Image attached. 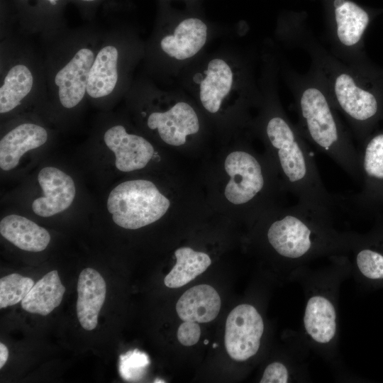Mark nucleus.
I'll use <instances>...</instances> for the list:
<instances>
[{
	"mask_svg": "<svg viewBox=\"0 0 383 383\" xmlns=\"http://www.w3.org/2000/svg\"><path fill=\"white\" fill-rule=\"evenodd\" d=\"M277 31L284 43L308 54L309 70L345 120L353 138L361 143L383 116V91L378 89L377 76L368 65H352L335 56L304 24L293 23Z\"/></svg>",
	"mask_w": 383,
	"mask_h": 383,
	"instance_id": "nucleus-1",
	"label": "nucleus"
},
{
	"mask_svg": "<svg viewBox=\"0 0 383 383\" xmlns=\"http://www.w3.org/2000/svg\"><path fill=\"white\" fill-rule=\"evenodd\" d=\"M274 61L263 63L260 82L264 101L262 131L272 150L286 188L300 203L331 217L333 197L324 187L307 141L285 114L277 97Z\"/></svg>",
	"mask_w": 383,
	"mask_h": 383,
	"instance_id": "nucleus-2",
	"label": "nucleus"
},
{
	"mask_svg": "<svg viewBox=\"0 0 383 383\" xmlns=\"http://www.w3.org/2000/svg\"><path fill=\"white\" fill-rule=\"evenodd\" d=\"M281 66L293 96L298 119L296 125L303 137L351 178L361 182L354 138L319 79L311 70L299 73L286 63L282 62Z\"/></svg>",
	"mask_w": 383,
	"mask_h": 383,
	"instance_id": "nucleus-3",
	"label": "nucleus"
},
{
	"mask_svg": "<svg viewBox=\"0 0 383 383\" xmlns=\"http://www.w3.org/2000/svg\"><path fill=\"white\" fill-rule=\"evenodd\" d=\"M104 30L92 26L67 30L45 42L47 93L71 110L87 97V81Z\"/></svg>",
	"mask_w": 383,
	"mask_h": 383,
	"instance_id": "nucleus-4",
	"label": "nucleus"
},
{
	"mask_svg": "<svg viewBox=\"0 0 383 383\" xmlns=\"http://www.w3.org/2000/svg\"><path fill=\"white\" fill-rule=\"evenodd\" d=\"M354 237L335 231L331 217L300 203L282 211L267 230V240L274 251L293 262L351 248Z\"/></svg>",
	"mask_w": 383,
	"mask_h": 383,
	"instance_id": "nucleus-5",
	"label": "nucleus"
},
{
	"mask_svg": "<svg viewBox=\"0 0 383 383\" xmlns=\"http://www.w3.org/2000/svg\"><path fill=\"white\" fill-rule=\"evenodd\" d=\"M3 33L1 41L0 113H9L39 93L47 94L43 55L26 35Z\"/></svg>",
	"mask_w": 383,
	"mask_h": 383,
	"instance_id": "nucleus-6",
	"label": "nucleus"
},
{
	"mask_svg": "<svg viewBox=\"0 0 383 383\" xmlns=\"http://www.w3.org/2000/svg\"><path fill=\"white\" fill-rule=\"evenodd\" d=\"M143 54L145 48L131 30H104L88 77L87 98L104 101L129 89L131 73Z\"/></svg>",
	"mask_w": 383,
	"mask_h": 383,
	"instance_id": "nucleus-7",
	"label": "nucleus"
},
{
	"mask_svg": "<svg viewBox=\"0 0 383 383\" xmlns=\"http://www.w3.org/2000/svg\"><path fill=\"white\" fill-rule=\"evenodd\" d=\"M106 206L116 225L135 230L159 220L168 210L170 202L152 182L134 179L114 187Z\"/></svg>",
	"mask_w": 383,
	"mask_h": 383,
	"instance_id": "nucleus-8",
	"label": "nucleus"
},
{
	"mask_svg": "<svg viewBox=\"0 0 383 383\" xmlns=\"http://www.w3.org/2000/svg\"><path fill=\"white\" fill-rule=\"evenodd\" d=\"M192 82L203 107L211 113L218 112L226 99L234 93L260 94V87H257L247 65L231 62L222 57L206 62L194 74Z\"/></svg>",
	"mask_w": 383,
	"mask_h": 383,
	"instance_id": "nucleus-9",
	"label": "nucleus"
},
{
	"mask_svg": "<svg viewBox=\"0 0 383 383\" xmlns=\"http://www.w3.org/2000/svg\"><path fill=\"white\" fill-rule=\"evenodd\" d=\"M333 18L325 30L329 51L347 63L367 66L362 52L368 13L349 0L333 1Z\"/></svg>",
	"mask_w": 383,
	"mask_h": 383,
	"instance_id": "nucleus-10",
	"label": "nucleus"
},
{
	"mask_svg": "<svg viewBox=\"0 0 383 383\" xmlns=\"http://www.w3.org/2000/svg\"><path fill=\"white\" fill-rule=\"evenodd\" d=\"M265 329L263 319L250 304L235 306L228 314L224 344L229 356L236 361H245L258 352Z\"/></svg>",
	"mask_w": 383,
	"mask_h": 383,
	"instance_id": "nucleus-11",
	"label": "nucleus"
},
{
	"mask_svg": "<svg viewBox=\"0 0 383 383\" xmlns=\"http://www.w3.org/2000/svg\"><path fill=\"white\" fill-rule=\"evenodd\" d=\"M362 190L355 197L361 209L383 206V129L373 131L357 148Z\"/></svg>",
	"mask_w": 383,
	"mask_h": 383,
	"instance_id": "nucleus-12",
	"label": "nucleus"
},
{
	"mask_svg": "<svg viewBox=\"0 0 383 383\" xmlns=\"http://www.w3.org/2000/svg\"><path fill=\"white\" fill-rule=\"evenodd\" d=\"M224 167L231 177L224 194L231 203H250L265 190V169L252 154L243 150L232 152L226 158Z\"/></svg>",
	"mask_w": 383,
	"mask_h": 383,
	"instance_id": "nucleus-13",
	"label": "nucleus"
},
{
	"mask_svg": "<svg viewBox=\"0 0 383 383\" xmlns=\"http://www.w3.org/2000/svg\"><path fill=\"white\" fill-rule=\"evenodd\" d=\"M209 35L207 25L200 18H187L169 30L160 32L150 49L162 58L176 62L194 58L204 48Z\"/></svg>",
	"mask_w": 383,
	"mask_h": 383,
	"instance_id": "nucleus-14",
	"label": "nucleus"
},
{
	"mask_svg": "<svg viewBox=\"0 0 383 383\" xmlns=\"http://www.w3.org/2000/svg\"><path fill=\"white\" fill-rule=\"evenodd\" d=\"M65 0H15L19 33L40 35L44 42L52 40L66 28L60 11Z\"/></svg>",
	"mask_w": 383,
	"mask_h": 383,
	"instance_id": "nucleus-15",
	"label": "nucleus"
},
{
	"mask_svg": "<svg viewBox=\"0 0 383 383\" xmlns=\"http://www.w3.org/2000/svg\"><path fill=\"white\" fill-rule=\"evenodd\" d=\"M146 124L157 131L163 142L173 146L184 144L187 136L197 133L200 126L195 110L183 101H176L166 110L151 111Z\"/></svg>",
	"mask_w": 383,
	"mask_h": 383,
	"instance_id": "nucleus-16",
	"label": "nucleus"
},
{
	"mask_svg": "<svg viewBox=\"0 0 383 383\" xmlns=\"http://www.w3.org/2000/svg\"><path fill=\"white\" fill-rule=\"evenodd\" d=\"M43 196L32 204L33 212L41 217H50L61 213L72 204L75 194V184L72 178L54 167H45L38 175Z\"/></svg>",
	"mask_w": 383,
	"mask_h": 383,
	"instance_id": "nucleus-17",
	"label": "nucleus"
},
{
	"mask_svg": "<svg viewBox=\"0 0 383 383\" xmlns=\"http://www.w3.org/2000/svg\"><path fill=\"white\" fill-rule=\"evenodd\" d=\"M104 141L114 153L116 167L121 172L143 169L154 155V148L148 140L140 135L128 133L121 124L106 129Z\"/></svg>",
	"mask_w": 383,
	"mask_h": 383,
	"instance_id": "nucleus-18",
	"label": "nucleus"
},
{
	"mask_svg": "<svg viewBox=\"0 0 383 383\" xmlns=\"http://www.w3.org/2000/svg\"><path fill=\"white\" fill-rule=\"evenodd\" d=\"M48 139V131L39 124L24 122L13 127L0 140L1 169H14L26 152L40 148Z\"/></svg>",
	"mask_w": 383,
	"mask_h": 383,
	"instance_id": "nucleus-19",
	"label": "nucleus"
},
{
	"mask_svg": "<svg viewBox=\"0 0 383 383\" xmlns=\"http://www.w3.org/2000/svg\"><path fill=\"white\" fill-rule=\"evenodd\" d=\"M106 293V282L99 272L87 267L80 272L76 309L77 318L84 329L91 331L96 327Z\"/></svg>",
	"mask_w": 383,
	"mask_h": 383,
	"instance_id": "nucleus-20",
	"label": "nucleus"
},
{
	"mask_svg": "<svg viewBox=\"0 0 383 383\" xmlns=\"http://www.w3.org/2000/svg\"><path fill=\"white\" fill-rule=\"evenodd\" d=\"M303 324L309 337L318 345H326L337 333V315L331 300L321 294L311 296L306 302Z\"/></svg>",
	"mask_w": 383,
	"mask_h": 383,
	"instance_id": "nucleus-21",
	"label": "nucleus"
},
{
	"mask_svg": "<svg viewBox=\"0 0 383 383\" xmlns=\"http://www.w3.org/2000/svg\"><path fill=\"white\" fill-rule=\"evenodd\" d=\"M351 248L360 274L370 281L383 282V219L378 220L369 234L355 235Z\"/></svg>",
	"mask_w": 383,
	"mask_h": 383,
	"instance_id": "nucleus-22",
	"label": "nucleus"
},
{
	"mask_svg": "<svg viewBox=\"0 0 383 383\" xmlns=\"http://www.w3.org/2000/svg\"><path fill=\"white\" fill-rule=\"evenodd\" d=\"M220 309L219 294L208 284L196 285L187 290L176 304V311L181 320L197 323L213 321Z\"/></svg>",
	"mask_w": 383,
	"mask_h": 383,
	"instance_id": "nucleus-23",
	"label": "nucleus"
},
{
	"mask_svg": "<svg viewBox=\"0 0 383 383\" xmlns=\"http://www.w3.org/2000/svg\"><path fill=\"white\" fill-rule=\"evenodd\" d=\"M1 235L21 250L29 252L44 250L50 241L48 231L31 220L10 214L1 220Z\"/></svg>",
	"mask_w": 383,
	"mask_h": 383,
	"instance_id": "nucleus-24",
	"label": "nucleus"
},
{
	"mask_svg": "<svg viewBox=\"0 0 383 383\" xmlns=\"http://www.w3.org/2000/svg\"><path fill=\"white\" fill-rule=\"evenodd\" d=\"M65 292L57 271L52 270L34 284L21 306L29 313L47 316L60 304Z\"/></svg>",
	"mask_w": 383,
	"mask_h": 383,
	"instance_id": "nucleus-25",
	"label": "nucleus"
},
{
	"mask_svg": "<svg viewBox=\"0 0 383 383\" xmlns=\"http://www.w3.org/2000/svg\"><path fill=\"white\" fill-rule=\"evenodd\" d=\"M174 255L176 264L164 279V284L169 288H179L188 284L211 264L207 254L188 247L177 249Z\"/></svg>",
	"mask_w": 383,
	"mask_h": 383,
	"instance_id": "nucleus-26",
	"label": "nucleus"
},
{
	"mask_svg": "<svg viewBox=\"0 0 383 383\" xmlns=\"http://www.w3.org/2000/svg\"><path fill=\"white\" fill-rule=\"evenodd\" d=\"M34 281L17 273L10 274L0 279V308L13 306L22 300L34 285Z\"/></svg>",
	"mask_w": 383,
	"mask_h": 383,
	"instance_id": "nucleus-27",
	"label": "nucleus"
},
{
	"mask_svg": "<svg viewBox=\"0 0 383 383\" xmlns=\"http://www.w3.org/2000/svg\"><path fill=\"white\" fill-rule=\"evenodd\" d=\"M289 379L290 374L287 367L280 362H274L266 367L260 382L287 383Z\"/></svg>",
	"mask_w": 383,
	"mask_h": 383,
	"instance_id": "nucleus-28",
	"label": "nucleus"
},
{
	"mask_svg": "<svg viewBox=\"0 0 383 383\" xmlns=\"http://www.w3.org/2000/svg\"><path fill=\"white\" fill-rule=\"evenodd\" d=\"M177 339L184 346H192L198 343L201 328L197 322L184 321L177 330Z\"/></svg>",
	"mask_w": 383,
	"mask_h": 383,
	"instance_id": "nucleus-29",
	"label": "nucleus"
},
{
	"mask_svg": "<svg viewBox=\"0 0 383 383\" xmlns=\"http://www.w3.org/2000/svg\"><path fill=\"white\" fill-rule=\"evenodd\" d=\"M9 357V350L2 343H0V368L6 364Z\"/></svg>",
	"mask_w": 383,
	"mask_h": 383,
	"instance_id": "nucleus-30",
	"label": "nucleus"
},
{
	"mask_svg": "<svg viewBox=\"0 0 383 383\" xmlns=\"http://www.w3.org/2000/svg\"><path fill=\"white\" fill-rule=\"evenodd\" d=\"M77 2L84 4H94L99 2L100 0H75Z\"/></svg>",
	"mask_w": 383,
	"mask_h": 383,
	"instance_id": "nucleus-31",
	"label": "nucleus"
},
{
	"mask_svg": "<svg viewBox=\"0 0 383 383\" xmlns=\"http://www.w3.org/2000/svg\"><path fill=\"white\" fill-rule=\"evenodd\" d=\"M208 343H209V340H204V344L206 345V344H208Z\"/></svg>",
	"mask_w": 383,
	"mask_h": 383,
	"instance_id": "nucleus-32",
	"label": "nucleus"
},
{
	"mask_svg": "<svg viewBox=\"0 0 383 383\" xmlns=\"http://www.w3.org/2000/svg\"><path fill=\"white\" fill-rule=\"evenodd\" d=\"M217 345H217L216 343H215V344L213 345V348H216L217 347Z\"/></svg>",
	"mask_w": 383,
	"mask_h": 383,
	"instance_id": "nucleus-33",
	"label": "nucleus"
}]
</instances>
